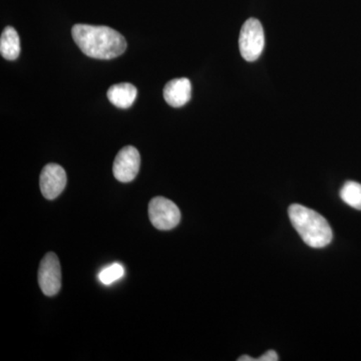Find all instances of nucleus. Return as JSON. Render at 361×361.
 <instances>
[{"mask_svg":"<svg viewBox=\"0 0 361 361\" xmlns=\"http://www.w3.org/2000/svg\"><path fill=\"white\" fill-rule=\"evenodd\" d=\"M265 45L263 26L256 18H249L240 32L239 47L243 59L249 63L257 61Z\"/></svg>","mask_w":361,"mask_h":361,"instance_id":"3","label":"nucleus"},{"mask_svg":"<svg viewBox=\"0 0 361 361\" xmlns=\"http://www.w3.org/2000/svg\"><path fill=\"white\" fill-rule=\"evenodd\" d=\"M191 92V82L188 78H175L164 87V99L171 106L180 108L190 101Z\"/></svg>","mask_w":361,"mask_h":361,"instance_id":"8","label":"nucleus"},{"mask_svg":"<svg viewBox=\"0 0 361 361\" xmlns=\"http://www.w3.org/2000/svg\"><path fill=\"white\" fill-rule=\"evenodd\" d=\"M40 191L45 199L54 200L66 186L65 169L58 164H49L42 169L39 178Z\"/></svg>","mask_w":361,"mask_h":361,"instance_id":"7","label":"nucleus"},{"mask_svg":"<svg viewBox=\"0 0 361 361\" xmlns=\"http://www.w3.org/2000/svg\"><path fill=\"white\" fill-rule=\"evenodd\" d=\"M239 361H256L255 358L251 357L249 355H243L238 358Z\"/></svg>","mask_w":361,"mask_h":361,"instance_id":"14","label":"nucleus"},{"mask_svg":"<svg viewBox=\"0 0 361 361\" xmlns=\"http://www.w3.org/2000/svg\"><path fill=\"white\" fill-rule=\"evenodd\" d=\"M140 166L141 156L139 151L133 146L125 147L118 152L114 161V176L120 182H132L139 173Z\"/></svg>","mask_w":361,"mask_h":361,"instance_id":"6","label":"nucleus"},{"mask_svg":"<svg viewBox=\"0 0 361 361\" xmlns=\"http://www.w3.org/2000/svg\"><path fill=\"white\" fill-rule=\"evenodd\" d=\"M71 35L80 51L90 58L115 59L127 49L125 37L109 26L75 25Z\"/></svg>","mask_w":361,"mask_h":361,"instance_id":"1","label":"nucleus"},{"mask_svg":"<svg viewBox=\"0 0 361 361\" xmlns=\"http://www.w3.org/2000/svg\"><path fill=\"white\" fill-rule=\"evenodd\" d=\"M137 87L129 82L111 85L108 90L109 101L120 109H128L135 103L137 97Z\"/></svg>","mask_w":361,"mask_h":361,"instance_id":"9","label":"nucleus"},{"mask_svg":"<svg viewBox=\"0 0 361 361\" xmlns=\"http://www.w3.org/2000/svg\"><path fill=\"white\" fill-rule=\"evenodd\" d=\"M341 198L344 203L361 211V184L348 180L341 190Z\"/></svg>","mask_w":361,"mask_h":361,"instance_id":"11","label":"nucleus"},{"mask_svg":"<svg viewBox=\"0 0 361 361\" xmlns=\"http://www.w3.org/2000/svg\"><path fill=\"white\" fill-rule=\"evenodd\" d=\"M289 219L301 239L312 248L329 245L334 238L331 227L323 216L312 209L293 204L288 209Z\"/></svg>","mask_w":361,"mask_h":361,"instance_id":"2","label":"nucleus"},{"mask_svg":"<svg viewBox=\"0 0 361 361\" xmlns=\"http://www.w3.org/2000/svg\"><path fill=\"white\" fill-rule=\"evenodd\" d=\"M279 360L276 351L268 350L264 355H261L260 357L256 358V361H277Z\"/></svg>","mask_w":361,"mask_h":361,"instance_id":"13","label":"nucleus"},{"mask_svg":"<svg viewBox=\"0 0 361 361\" xmlns=\"http://www.w3.org/2000/svg\"><path fill=\"white\" fill-rule=\"evenodd\" d=\"M125 274V269L122 265L118 263H114L109 267L104 268L101 273H99V281L104 285H110L116 280L121 279Z\"/></svg>","mask_w":361,"mask_h":361,"instance_id":"12","label":"nucleus"},{"mask_svg":"<svg viewBox=\"0 0 361 361\" xmlns=\"http://www.w3.org/2000/svg\"><path fill=\"white\" fill-rule=\"evenodd\" d=\"M149 218L159 230H171L180 221V211L174 202L164 197H155L149 204Z\"/></svg>","mask_w":361,"mask_h":361,"instance_id":"4","label":"nucleus"},{"mask_svg":"<svg viewBox=\"0 0 361 361\" xmlns=\"http://www.w3.org/2000/svg\"><path fill=\"white\" fill-rule=\"evenodd\" d=\"M0 52L7 61H14L20 56V39L13 26H7L0 37Z\"/></svg>","mask_w":361,"mask_h":361,"instance_id":"10","label":"nucleus"},{"mask_svg":"<svg viewBox=\"0 0 361 361\" xmlns=\"http://www.w3.org/2000/svg\"><path fill=\"white\" fill-rule=\"evenodd\" d=\"M39 283L44 295L54 296L61 288V270L58 256L49 252L42 258L39 269Z\"/></svg>","mask_w":361,"mask_h":361,"instance_id":"5","label":"nucleus"}]
</instances>
